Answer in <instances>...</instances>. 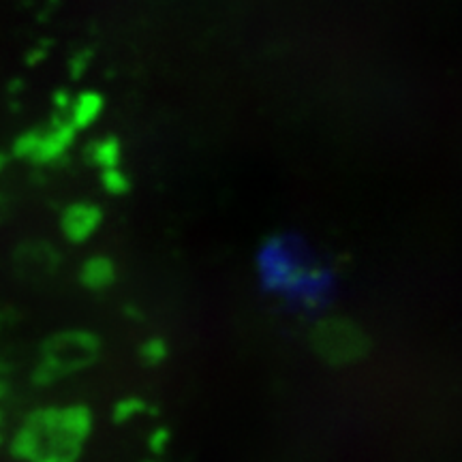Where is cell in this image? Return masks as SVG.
Here are the masks:
<instances>
[{
	"label": "cell",
	"mask_w": 462,
	"mask_h": 462,
	"mask_svg": "<svg viewBox=\"0 0 462 462\" xmlns=\"http://www.w3.org/2000/svg\"><path fill=\"white\" fill-rule=\"evenodd\" d=\"M257 274L263 291L281 298L298 313H321L338 296L334 270L296 231L270 236L259 246Z\"/></svg>",
	"instance_id": "6da1fadb"
},
{
	"label": "cell",
	"mask_w": 462,
	"mask_h": 462,
	"mask_svg": "<svg viewBox=\"0 0 462 462\" xmlns=\"http://www.w3.org/2000/svg\"><path fill=\"white\" fill-rule=\"evenodd\" d=\"M101 346V338L82 328L54 332L43 340L42 356L32 368V383L37 388H51L73 374L84 373L99 360Z\"/></svg>",
	"instance_id": "7a4b0ae2"
},
{
	"label": "cell",
	"mask_w": 462,
	"mask_h": 462,
	"mask_svg": "<svg viewBox=\"0 0 462 462\" xmlns=\"http://www.w3.org/2000/svg\"><path fill=\"white\" fill-rule=\"evenodd\" d=\"M42 432L45 452H60L79 458L95 429V418L86 404H48L26 415Z\"/></svg>",
	"instance_id": "3957f363"
},
{
	"label": "cell",
	"mask_w": 462,
	"mask_h": 462,
	"mask_svg": "<svg viewBox=\"0 0 462 462\" xmlns=\"http://www.w3.org/2000/svg\"><path fill=\"white\" fill-rule=\"evenodd\" d=\"M313 346L332 366H346L366 356L371 340L362 328L346 319H326L313 330Z\"/></svg>",
	"instance_id": "277c9868"
},
{
	"label": "cell",
	"mask_w": 462,
	"mask_h": 462,
	"mask_svg": "<svg viewBox=\"0 0 462 462\" xmlns=\"http://www.w3.org/2000/svg\"><path fill=\"white\" fill-rule=\"evenodd\" d=\"M103 218H106L103 208L95 201H71V204L62 208L60 218H58V229H60L62 238L69 245L82 246L95 238L97 231L101 229Z\"/></svg>",
	"instance_id": "5b68a950"
},
{
	"label": "cell",
	"mask_w": 462,
	"mask_h": 462,
	"mask_svg": "<svg viewBox=\"0 0 462 462\" xmlns=\"http://www.w3.org/2000/svg\"><path fill=\"white\" fill-rule=\"evenodd\" d=\"M78 129L69 123L65 114H56L48 126H42V137H39L37 150H34L31 165L51 167L69 157L71 148L78 140Z\"/></svg>",
	"instance_id": "8992f818"
},
{
	"label": "cell",
	"mask_w": 462,
	"mask_h": 462,
	"mask_svg": "<svg viewBox=\"0 0 462 462\" xmlns=\"http://www.w3.org/2000/svg\"><path fill=\"white\" fill-rule=\"evenodd\" d=\"M116 279H118L116 262L109 255H101V253L86 257L78 270L79 285L92 293L107 291L109 287H114Z\"/></svg>",
	"instance_id": "52a82bcc"
},
{
	"label": "cell",
	"mask_w": 462,
	"mask_h": 462,
	"mask_svg": "<svg viewBox=\"0 0 462 462\" xmlns=\"http://www.w3.org/2000/svg\"><path fill=\"white\" fill-rule=\"evenodd\" d=\"M106 109V99L95 90H84L79 95L71 97V103L67 107V118L78 131H88L99 123Z\"/></svg>",
	"instance_id": "ba28073f"
},
{
	"label": "cell",
	"mask_w": 462,
	"mask_h": 462,
	"mask_svg": "<svg viewBox=\"0 0 462 462\" xmlns=\"http://www.w3.org/2000/svg\"><path fill=\"white\" fill-rule=\"evenodd\" d=\"M7 449L17 462H34L45 452L42 432L34 429L31 420H24L20 424V429L11 435L7 441Z\"/></svg>",
	"instance_id": "9c48e42d"
},
{
	"label": "cell",
	"mask_w": 462,
	"mask_h": 462,
	"mask_svg": "<svg viewBox=\"0 0 462 462\" xmlns=\"http://www.w3.org/2000/svg\"><path fill=\"white\" fill-rule=\"evenodd\" d=\"M84 157L97 170H109V167L123 165V142L116 135H103L90 140L84 148Z\"/></svg>",
	"instance_id": "30bf717a"
},
{
	"label": "cell",
	"mask_w": 462,
	"mask_h": 462,
	"mask_svg": "<svg viewBox=\"0 0 462 462\" xmlns=\"http://www.w3.org/2000/svg\"><path fill=\"white\" fill-rule=\"evenodd\" d=\"M99 180H101L103 190H106L109 198H125V195L131 190V178L129 173L123 170V165L101 170Z\"/></svg>",
	"instance_id": "8fae6325"
},
{
	"label": "cell",
	"mask_w": 462,
	"mask_h": 462,
	"mask_svg": "<svg viewBox=\"0 0 462 462\" xmlns=\"http://www.w3.org/2000/svg\"><path fill=\"white\" fill-rule=\"evenodd\" d=\"M148 411V402L140 396H125L114 404L112 420L114 424H129L131 420L140 418Z\"/></svg>",
	"instance_id": "7c38bea8"
},
{
	"label": "cell",
	"mask_w": 462,
	"mask_h": 462,
	"mask_svg": "<svg viewBox=\"0 0 462 462\" xmlns=\"http://www.w3.org/2000/svg\"><path fill=\"white\" fill-rule=\"evenodd\" d=\"M137 356H140V362L143 364V366L157 368L167 360V357H170V346H167L165 338L150 337L140 345Z\"/></svg>",
	"instance_id": "4fadbf2b"
},
{
	"label": "cell",
	"mask_w": 462,
	"mask_h": 462,
	"mask_svg": "<svg viewBox=\"0 0 462 462\" xmlns=\"http://www.w3.org/2000/svg\"><path fill=\"white\" fill-rule=\"evenodd\" d=\"M39 137H42V126H32V129L17 133L14 143H11V157L17 161H24V163H31L34 150H37Z\"/></svg>",
	"instance_id": "5bb4252c"
},
{
	"label": "cell",
	"mask_w": 462,
	"mask_h": 462,
	"mask_svg": "<svg viewBox=\"0 0 462 462\" xmlns=\"http://www.w3.org/2000/svg\"><path fill=\"white\" fill-rule=\"evenodd\" d=\"M170 439H171V432L167 430L165 426H161V429H154L152 435L148 437V448H150V452L163 454L165 448H167V443H170Z\"/></svg>",
	"instance_id": "9a60e30c"
},
{
	"label": "cell",
	"mask_w": 462,
	"mask_h": 462,
	"mask_svg": "<svg viewBox=\"0 0 462 462\" xmlns=\"http://www.w3.org/2000/svg\"><path fill=\"white\" fill-rule=\"evenodd\" d=\"M34 462H78L75 456H69V454H60V452H48L43 456H39Z\"/></svg>",
	"instance_id": "2e32d148"
},
{
	"label": "cell",
	"mask_w": 462,
	"mask_h": 462,
	"mask_svg": "<svg viewBox=\"0 0 462 462\" xmlns=\"http://www.w3.org/2000/svg\"><path fill=\"white\" fill-rule=\"evenodd\" d=\"M9 394H11V385H9V381L5 379V377H0V404H3L5 401H7Z\"/></svg>",
	"instance_id": "e0dca14e"
},
{
	"label": "cell",
	"mask_w": 462,
	"mask_h": 462,
	"mask_svg": "<svg viewBox=\"0 0 462 462\" xmlns=\"http://www.w3.org/2000/svg\"><path fill=\"white\" fill-rule=\"evenodd\" d=\"M5 167H7V154H5L3 150H0V173L5 171Z\"/></svg>",
	"instance_id": "ac0fdd59"
},
{
	"label": "cell",
	"mask_w": 462,
	"mask_h": 462,
	"mask_svg": "<svg viewBox=\"0 0 462 462\" xmlns=\"http://www.w3.org/2000/svg\"><path fill=\"white\" fill-rule=\"evenodd\" d=\"M5 424V411H3V404H0V426Z\"/></svg>",
	"instance_id": "d6986e66"
},
{
	"label": "cell",
	"mask_w": 462,
	"mask_h": 462,
	"mask_svg": "<svg viewBox=\"0 0 462 462\" xmlns=\"http://www.w3.org/2000/svg\"><path fill=\"white\" fill-rule=\"evenodd\" d=\"M3 446H7V441H5V437H3V432H0V448Z\"/></svg>",
	"instance_id": "ffe728a7"
},
{
	"label": "cell",
	"mask_w": 462,
	"mask_h": 462,
	"mask_svg": "<svg viewBox=\"0 0 462 462\" xmlns=\"http://www.w3.org/2000/svg\"><path fill=\"white\" fill-rule=\"evenodd\" d=\"M0 328H3V313H0Z\"/></svg>",
	"instance_id": "44dd1931"
},
{
	"label": "cell",
	"mask_w": 462,
	"mask_h": 462,
	"mask_svg": "<svg viewBox=\"0 0 462 462\" xmlns=\"http://www.w3.org/2000/svg\"><path fill=\"white\" fill-rule=\"evenodd\" d=\"M146 462H157V460H146Z\"/></svg>",
	"instance_id": "7402d4cb"
}]
</instances>
